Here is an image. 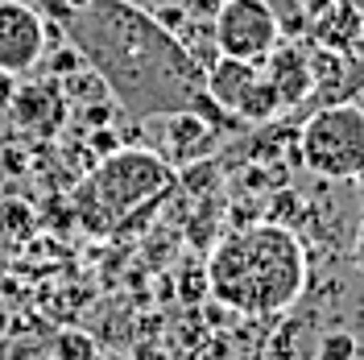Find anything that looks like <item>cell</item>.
<instances>
[{"label":"cell","mask_w":364,"mask_h":360,"mask_svg":"<svg viewBox=\"0 0 364 360\" xmlns=\"http://www.w3.org/2000/svg\"><path fill=\"white\" fill-rule=\"evenodd\" d=\"M33 228H38V211H33L25 199L0 203V236H9V240H25V236H33Z\"/></svg>","instance_id":"7c38bea8"},{"label":"cell","mask_w":364,"mask_h":360,"mask_svg":"<svg viewBox=\"0 0 364 360\" xmlns=\"http://www.w3.org/2000/svg\"><path fill=\"white\" fill-rule=\"evenodd\" d=\"M46 54V21L38 4L0 0V70L29 75Z\"/></svg>","instance_id":"52a82bcc"},{"label":"cell","mask_w":364,"mask_h":360,"mask_svg":"<svg viewBox=\"0 0 364 360\" xmlns=\"http://www.w3.org/2000/svg\"><path fill=\"white\" fill-rule=\"evenodd\" d=\"M302 166L327 182H352L364 174V108L352 100L318 104L298 133Z\"/></svg>","instance_id":"277c9868"},{"label":"cell","mask_w":364,"mask_h":360,"mask_svg":"<svg viewBox=\"0 0 364 360\" xmlns=\"http://www.w3.org/2000/svg\"><path fill=\"white\" fill-rule=\"evenodd\" d=\"M315 360H356V336L352 332H327L318 339Z\"/></svg>","instance_id":"4fadbf2b"},{"label":"cell","mask_w":364,"mask_h":360,"mask_svg":"<svg viewBox=\"0 0 364 360\" xmlns=\"http://www.w3.org/2000/svg\"><path fill=\"white\" fill-rule=\"evenodd\" d=\"M302 13H311L302 38L340 54H356L364 46V9L356 0H311L302 4Z\"/></svg>","instance_id":"9c48e42d"},{"label":"cell","mask_w":364,"mask_h":360,"mask_svg":"<svg viewBox=\"0 0 364 360\" xmlns=\"http://www.w3.org/2000/svg\"><path fill=\"white\" fill-rule=\"evenodd\" d=\"M4 112L13 116L25 133L54 137L63 129L70 104H67V95H63V88H58V79L46 75V79H25V83L17 79V91H13V100H9Z\"/></svg>","instance_id":"ba28073f"},{"label":"cell","mask_w":364,"mask_h":360,"mask_svg":"<svg viewBox=\"0 0 364 360\" xmlns=\"http://www.w3.org/2000/svg\"><path fill=\"white\" fill-rule=\"evenodd\" d=\"M261 67H265L273 91H277V100H282V112L311 104V95H315V75H311V58H306V42H302V38H282V42L265 54Z\"/></svg>","instance_id":"30bf717a"},{"label":"cell","mask_w":364,"mask_h":360,"mask_svg":"<svg viewBox=\"0 0 364 360\" xmlns=\"http://www.w3.org/2000/svg\"><path fill=\"white\" fill-rule=\"evenodd\" d=\"M282 38H286V29L269 0H220V9L211 17V42L228 58L265 63V54Z\"/></svg>","instance_id":"8992f818"},{"label":"cell","mask_w":364,"mask_h":360,"mask_svg":"<svg viewBox=\"0 0 364 360\" xmlns=\"http://www.w3.org/2000/svg\"><path fill=\"white\" fill-rule=\"evenodd\" d=\"M91 145H95V154H100V158H104V154H112V149H120V145H116V133L108 129V125L91 133Z\"/></svg>","instance_id":"2e32d148"},{"label":"cell","mask_w":364,"mask_h":360,"mask_svg":"<svg viewBox=\"0 0 364 360\" xmlns=\"http://www.w3.org/2000/svg\"><path fill=\"white\" fill-rule=\"evenodd\" d=\"M215 9H220V0H182L186 21H211V17H215Z\"/></svg>","instance_id":"9a60e30c"},{"label":"cell","mask_w":364,"mask_h":360,"mask_svg":"<svg viewBox=\"0 0 364 360\" xmlns=\"http://www.w3.org/2000/svg\"><path fill=\"white\" fill-rule=\"evenodd\" d=\"M356 182H360V186H364V174H360V179H356Z\"/></svg>","instance_id":"ffe728a7"},{"label":"cell","mask_w":364,"mask_h":360,"mask_svg":"<svg viewBox=\"0 0 364 360\" xmlns=\"http://www.w3.org/2000/svg\"><path fill=\"white\" fill-rule=\"evenodd\" d=\"M203 91L220 112H228L240 125H265V120L282 112V100H277V91H273L261 63L220 54L203 75Z\"/></svg>","instance_id":"5b68a950"},{"label":"cell","mask_w":364,"mask_h":360,"mask_svg":"<svg viewBox=\"0 0 364 360\" xmlns=\"http://www.w3.org/2000/svg\"><path fill=\"white\" fill-rule=\"evenodd\" d=\"M67 38L87 63L116 108L141 120L199 108L207 70L191 58L178 33L145 13L133 0H87L83 9H70L63 17Z\"/></svg>","instance_id":"6da1fadb"},{"label":"cell","mask_w":364,"mask_h":360,"mask_svg":"<svg viewBox=\"0 0 364 360\" xmlns=\"http://www.w3.org/2000/svg\"><path fill=\"white\" fill-rule=\"evenodd\" d=\"M54 352H58V360H95V339L83 332H63Z\"/></svg>","instance_id":"5bb4252c"},{"label":"cell","mask_w":364,"mask_h":360,"mask_svg":"<svg viewBox=\"0 0 364 360\" xmlns=\"http://www.w3.org/2000/svg\"><path fill=\"white\" fill-rule=\"evenodd\" d=\"M207 294L236 315H282L306 286V248L282 220L228 232L207 257Z\"/></svg>","instance_id":"7a4b0ae2"},{"label":"cell","mask_w":364,"mask_h":360,"mask_svg":"<svg viewBox=\"0 0 364 360\" xmlns=\"http://www.w3.org/2000/svg\"><path fill=\"white\" fill-rule=\"evenodd\" d=\"M154 4H170V0H154Z\"/></svg>","instance_id":"d6986e66"},{"label":"cell","mask_w":364,"mask_h":360,"mask_svg":"<svg viewBox=\"0 0 364 360\" xmlns=\"http://www.w3.org/2000/svg\"><path fill=\"white\" fill-rule=\"evenodd\" d=\"M352 261H356V270L364 273V224L356 228V240H352Z\"/></svg>","instance_id":"ac0fdd59"},{"label":"cell","mask_w":364,"mask_h":360,"mask_svg":"<svg viewBox=\"0 0 364 360\" xmlns=\"http://www.w3.org/2000/svg\"><path fill=\"white\" fill-rule=\"evenodd\" d=\"M158 120H161L158 145H166V154H161V158L170 162V166H191V162H199V158H211V149H215L220 133H215V129H211L195 108L158 116Z\"/></svg>","instance_id":"8fae6325"},{"label":"cell","mask_w":364,"mask_h":360,"mask_svg":"<svg viewBox=\"0 0 364 360\" xmlns=\"http://www.w3.org/2000/svg\"><path fill=\"white\" fill-rule=\"evenodd\" d=\"M298 4H311V0H298Z\"/></svg>","instance_id":"44dd1931"},{"label":"cell","mask_w":364,"mask_h":360,"mask_svg":"<svg viewBox=\"0 0 364 360\" xmlns=\"http://www.w3.org/2000/svg\"><path fill=\"white\" fill-rule=\"evenodd\" d=\"M17 79H21V75H9V70H0V112L9 108V100H13V91H17Z\"/></svg>","instance_id":"e0dca14e"},{"label":"cell","mask_w":364,"mask_h":360,"mask_svg":"<svg viewBox=\"0 0 364 360\" xmlns=\"http://www.w3.org/2000/svg\"><path fill=\"white\" fill-rule=\"evenodd\" d=\"M170 186H174V166L158 149L124 145L104 154L100 166L75 186V216L87 232L108 236L124 228L133 211H154L170 195Z\"/></svg>","instance_id":"3957f363"}]
</instances>
